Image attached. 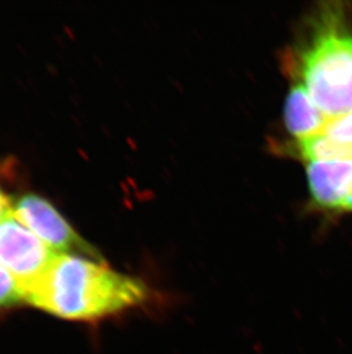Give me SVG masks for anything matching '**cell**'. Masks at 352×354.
<instances>
[{"label": "cell", "instance_id": "obj_1", "mask_svg": "<svg viewBox=\"0 0 352 354\" xmlns=\"http://www.w3.org/2000/svg\"><path fill=\"white\" fill-rule=\"evenodd\" d=\"M156 291L139 277L115 271L104 261L60 254L23 301L64 320L97 322L144 308Z\"/></svg>", "mask_w": 352, "mask_h": 354}, {"label": "cell", "instance_id": "obj_2", "mask_svg": "<svg viewBox=\"0 0 352 354\" xmlns=\"http://www.w3.org/2000/svg\"><path fill=\"white\" fill-rule=\"evenodd\" d=\"M329 17L300 53L301 85L329 120L352 111V35Z\"/></svg>", "mask_w": 352, "mask_h": 354}, {"label": "cell", "instance_id": "obj_3", "mask_svg": "<svg viewBox=\"0 0 352 354\" xmlns=\"http://www.w3.org/2000/svg\"><path fill=\"white\" fill-rule=\"evenodd\" d=\"M59 254L24 226L13 211L0 223V265L15 277L22 294L46 274Z\"/></svg>", "mask_w": 352, "mask_h": 354}, {"label": "cell", "instance_id": "obj_4", "mask_svg": "<svg viewBox=\"0 0 352 354\" xmlns=\"http://www.w3.org/2000/svg\"><path fill=\"white\" fill-rule=\"evenodd\" d=\"M13 214L43 243L57 254L81 251L94 254L90 248L78 236L55 207L43 197L29 194L21 197L13 207Z\"/></svg>", "mask_w": 352, "mask_h": 354}, {"label": "cell", "instance_id": "obj_5", "mask_svg": "<svg viewBox=\"0 0 352 354\" xmlns=\"http://www.w3.org/2000/svg\"><path fill=\"white\" fill-rule=\"evenodd\" d=\"M306 178L318 205L352 211V158L306 162Z\"/></svg>", "mask_w": 352, "mask_h": 354}, {"label": "cell", "instance_id": "obj_6", "mask_svg": "<svg viewBox=\"0 0 352 354\" xmlns=\"http://www.w3.org/2000/svg\"><path fill=\"white\" fill-rule=\"evenodd\" d=\"M286 129L297 141L322 133L329 118L322 114L301 84L289 90L284 108Z\"/></svg>", "mask_w": 352, "mask_h": 354}, {"label": "cell", "instance_id": "obj_7", "mask_svg": "<svg viewBox=\"0 0 352 354\" xmlns=\"http://www.w3.org/2000/svg\"><path fill=\"white\" fill-rule=\"evenodd\" d=\"M297 151L306 162L352 158V146L340 144L324 133L297 141Z\"/></svg>", "mask_w": 352, "mask_h": 354}, {"label": "cell", "instance_id": "obj_8", "mask_svg": "<svg viewBox=\"0 0 352 354\" xmlns=\"http://www.w3.org/2000/svg\"><path fill=\"white\" fill-rule=\"evenodd\" d=\"M23 301V294L15 277L0 265V308L13 306Z\"/></svg>", "mask_w": 352, "mask_h": 354}, {"label": "cell", "instance_id": "obj_9", "mask_svg": "<svg viewBox=\"0 0 352 354\" xmlns=\"http://www.w3.org/2000/svg\"><path fill=\"white\" fill-rule=\"evenodd\" d=\"M322 133L340 144L352 146V111L349 114L329 120Z\"/></svg>", "mask_w": 352, "mask_h": 354}, {"label": "cell", "instance_id": "obj_10", "mask_svg": "<svg viewBox=\"0 0 352 354\" xmlns=\"http://www.w3.org/2000/svg\"><path fill=\"white\" fill-rule=\"evenodd\" d=\"M13 211L10 198L0 189V223Z\"/></svg>", "mask_w": 352, "mask_h": 354}]
</instances>
